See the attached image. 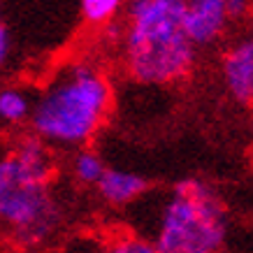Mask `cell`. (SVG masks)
<instances>
[{"mask_svg": "<svg viewBox=\"0 0 253 253\" xmlns=\"http://www.w3.org/2000/svg\"><path fill=\"white\" fill-rule=\"evenodd\" d=\"M54 176V146L35 132L21 135L0 156V228L28 253L46 246L63 225Z\"/></svg>", "mask_w": 253, "mask_h": 253, "instance_id": "1", "label": "cell"}, {"mask_svg": "<svg viewBox=\"0 0 253 253\" xmlns=\"http://www.w3.org/2000/svg\"><path fill=\"white\" fill-rule=\"evenodd\" d=\"M186 0H126L119 51L126 75L144 86H172L195 68L186 33Z\"/></svg>", "mask_w": 253, "mask_h": 253, "instance_id": "2", "label": "cell"}, {"mask_svg": "<svg viewBox=\"0 0 253 253\" xmlns=\"http://www.w3.org/2000/svg\"><path fill=\"white\" fill-rule=\"evenodd\" d=\"M114 105V88L98 63L82 58L63 65L35 98L28 128L54 149L91 146Z\"/></svg>", "mask_w": 253, "mask_h": 253, "instance_id": "3", "label": "cell"}, {"mask_svg": "<svg viewBox=\"0 0 253 253\" xmlns=\"http://www.w3.org/2000/svg\"><path fill=\"white\" fill-rule=\"evenodd\" d=\"M161 253H221L228 239V209L200 176L179 179L163 200L151 237Z\"/></svg>", "mask_w": 253, "mask_h": 253, "instance_id": "4", "label": "cell"}, {"mask_svg": "<svg viewBox=\"0 0 253 253\" xmlns=\"http://www.w3.org/2000/svg\"><path fill=\"white\" fill-rule=\"evenodd\" d=\"M228 21L232 19L225 0H186V33L198 49L216 44L228 28Z\"/></svg>", "mask_w": 253, "mask_h": 253, "instance_id": "5", "label": "cell"}, {"mask_svg": "<svg viewBox=\"0 0 253 253\" xmlns=\"http://www.w3.org/2000/svg\"><path fill=\"white\" fill-rule=\"evenodd\" d=\"M223 84L237 102H253V35L237 40L223 54Z\"/></svg>", "mask_w": 253, "mask_h": 253, "instance_id": "6", "label": "cell"}, {"mask_svg": "<svg viewBox=\"0 0 253 253\" xmlns=\"http://www.w3.org/2000/svg\"><path fill=\"white\" fill-rule=\"evenodd\" d=\"M149 186H151L149 179L137 172L107 168L95 186V193L107 207H128L130 202L139 200L149 191Z\"/></svg>", "mask_w": 253, "mask_h": 253, "instance_id": "7", "label": "cell"}, {"mask_svg": "<svg viewBox=\"0 0 253 253\" xmlns=\"http://www.w3.org/2000/svg\"><path fill=\"white\" fill-rule=\"evenodd\" d=\"M35 100L31 93L14 84L0 86V123L16 128V126H28L33 116Z\"/></svg>", "mask_w": 253, "mask_h": 253, "instance_id": "8", "label": "cell"}, {"mask_svg": "<svg viewBox=\"0 0 253 253\" xmlns=\"http://www.w3.org/2000/svg\"><path fill=\"white\" fill-rule=\"evenodd\" d=\"M105 161L100 158V154H95L91 146H82V149H75L72 151V158H70V174L77 181L79 186H86V188H95L98 181L105 174Z\"/></svg>", "mask_w": 253, "mask_h": 253, "instance_id": "9", "label": "cell"}, {"mask_svg": "<svg viewBox=\"0 0 253 253\" xmlns=\"http://www.w3.org/2000/svg\"><path fill=\"white\" fill-rule=\"evenodd\" d=\"M79 12L88 26L105 28L126 12V0H79Z\"/></svg>", "mask_w": 253, "mask_h": 253, "instance_id": "10", "label": "cell"}, {"mask_svg": "<svg viewBox=\"0 0 253 253\" xmlns=\"http://www.w3.org/2000/svg\"><path fill=\"white\" fill-rule=\"evenodd\" d=\"M102 253H161L158 246L151 237H142V235H132V232H123L119 237L109 239Z\"/></svg>", "mask_w": 253, "mask_h": 253, "instance_id": "11", "label": "cell"}, {"mask_svg": "<svg viewBox=\"0 0 253 253\" xmlns=\"http://www.w3.org/2000/svg\"><path fill=\"white\" fill-rule=\"evenodd\" d=\"M9 54H12V35L5 23V14H2V0H0V70L7 65Z\"/></svg>", "mask_w": 253, "mask_h": 253, "instance_id": "12", "label": "cell"}, {"mask_svg": "<svg viewBox=\"0 0 253 253\" xmlns=\"http://www.w3.org/2000/svg\"><path fill=\"white\" fill-rule=\"evenodd\" d=\"M249 5H251V0H225L230 19H242L249 12Z\"/></svg>", "mask_w": 253, "mask_h": 253, "instance_id": "13", "label": "cell"}]
</instances>
